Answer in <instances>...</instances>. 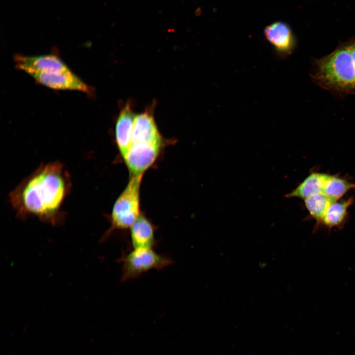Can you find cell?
Here are the masks:
<instances>
[{"label": "cell", "instance_id": "1", "mask_svg": "<svg viewBox=\"0 0 355 355\" xmlns=\"http://www.w3.org/2000/svg\"><path fill=\"white\" fill-rule=\"evenodd\" d=\"M71 182L60 162L43 164L25 178L9 193L11 204L20 218L35 216L56 225L63 220L61 211Z\"/></svg>", "mask_w": 355, "mask_h": 355}, {"label": "cell", "instance_id": "2", "mask_svg": "<svg viewBox=\"0 0 355 355\" xmlns=\"http://www.w3.org/2000/svg\"><path fill=\"white\" fill-rule=\"evenodd\" d=\"M312 81L332 94H355V37L340 43L330 53L312 60Z\"/></svg>", "mask_w": 355, "mask_h": 355}, {"label": "cell", "instance_id": "3", "mask_svg": "<svg viewBox=\"0 0 355 355\" xmlns=\"http://www.w3.org/2000/svg\"><path fill=\"white\" fill-rule=\"evenodd\" d=\"M14 61L17 69L25 71L37 82L47 87L80 91L89 95L93 92L92 88L74 74L55 54H18L14 56Z\"/></svg>", "mask_w": 355, "mask_h": 355}, {"label": "cell", "instance_id": "4", "mask_svg": "<svg viewBox=\"0 0 355 355\" xmlns=\"http://www.w3.org/2000/svg\"><path fill=\"white\" fill-rule=\"evenodd\" d=\"M142 176H131L125 188L116 200L110 217V227L101 242L106 240L115 230L130 228L140 215V187Z\"/></svg>", "mask_w": 355, "mask_h": 355}, {"label": "cell", "instance_id": "5", "mask_svg": "<svg viewBox=\"0 0 355 355\" xmlns=\"http://www.w3.org/2000/svg\"><path fill=\"white\" fill-rule=\"evenodd\" d=\"M119 262L122 264L121 281L139 278L143 273L152 269L157 270L173 263L169 256L156 252L153 248H133L127 253L123 252Z\"/></svg>", "mask_w": 355, "mask_h": 355}, {"label": "cell", "instance_id": "6", "mask_svg": "<svg viewBox=\"0 0 355 355\" xmlns=\"http://www.w3.org/2000/svg\"><path fill=\"white\" fill-rule=\"evenodd\" d=\"M161 146L148 143L132 144L123 158L130 176L142 175L157 158Z\"/></svg>", "mask_w": 355, "mask_h": 355}, {"label": "cell", "instance_id": "7", "mask_svg": "<svg viewBox=\"0 0 355 355\" xmlns=\"http://www.w3.org/2000/svg\"><path fill=\"white\" fill-rule=\"evenodd\" d=\"M264 36L276 54L282 58L290 55L296 47V38L287 24L281 21L267 26Z\"/></svg>", "mask_w": 355, "mask_h": 355}, {"label": "cell", "instance_id": "8", "mask_svg": "<svg viewBox=\"0 0 355 355\" xmlns=\"http://www.w3.org/2000/svg\"><path fill=\"white\" fill-rule=\"evenodd\" d=\"M138 143H148L162 145V137L154 122L153 116L149 111H145L135 116L131 145Z\"/></svg>", "mask_w": 355, "mask_h": 355}, {"label": "cell", "instance_id": "9", "mask_svg": "<svg viewBox=\"0 0 355 355\" xmlns=\"http://www.w3.org/2000/svg\"><path fill=\"white\" fill-rule=\"evenodd\" d=\"M135 116L131 106L127 104L121 110L116 122L115 139L118 149L123 158L127 154L131 145Z\"/></svg>", "mask_w": 355, "mask_h": 355}, {"label": "cell", "instance_id": "10", "mask_svg": "<svg viewBox=\"0 0 355 355\" xmlns=\"http://www.w3.org/2000/svg\"><path fill=\"white\" fill-rule=\"evenodd\" d=\"M154 234L153 225L140 213L130 227V241L133 248H153L157 244Z\"/></svg>", "mask_w": 355, "mask_h": 355}, {"label": "cell", "instance_id": "11", "mask_svg": "<svg viewBox=\"0 0 355 355\" xmlns=\"http://www.w3.org/2000/svg\"><path fill=\"white\" fill-rule=\"evenodd\" d=\"M330 177L325 174L312 173L296 188L287 194L285 197H297L305 200L313 195L322 193Z\"/></svg>", "mask_w": 355, "mask_h": 355}, {"label": "cell", "instance_id": "12", "mask_svg": "<svg viewBox=\"0 0 355 355\" xmlns=\"http://www.w3.org/2000/svg\"><path fill=\"white\" fill-rule=\"evenodd\" d=\"M305 206L311 215L321 222L328 208L334 201L323 193L313 195L304 200Z\"/></svg>", "mask_w": 355, "mask_h": 355}, {"label": "cell", "instance_id": "13", "mask_svg": "<svg viewBox=\"0 0 355 355\" xmlns=\"http://www.w3.org/2000/svg\"><path fill=\"white\" fill-rule=\"evenodd\" d=\"M352 202L351 198L345 201L334 202L327 209L321 222L323 225L329 227L339 225L344 219L347 209Z\"/></svg>", "mask_w": 355, "mask_h": 355}, {"label": "cell", "instance_id": "14", "mask_svg": "<svg viewBox=\"0 0 355 355\" xmlns=\"http://www.w3.org/2000/svg\"><path fill=\"white\" fill-rule=\"evenodd\" d=\"M355 184L334 176H330L322 193L334 201H337L349 190L355 188Z\"/></svg>", "mask_w": 355, "mask_h": 355}, {"label": "cell", "instance_id": "15", "mask_svg": "<svg viewBox=\"0 0 355 355\" xmlns=\"http://www.w3.org/2000/svg\"></svg>", "mask_w": 355, "mask_h": 355}]
</instances>
